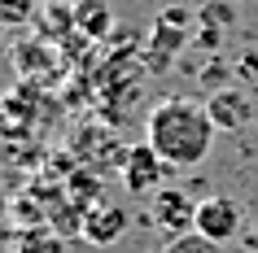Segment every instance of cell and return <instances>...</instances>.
Returning a JSON list of instances; mask_svg holds the SVG:
<instances>
[{
  "label": "cell",
  "mask_w": 258,
  "mask_h": 253,
  "mask_svg": "<svg viewBox=\"0 0 258 253\" xmlns=\"http://www.w3.org/2000/svg\"><path fill=\"white\" fill-rule=\"evenodd\" d=\"M254 227H258V218H254Z\"/></svg>",
  "instance_id": "21"
},
{
  "label": "cell",
  "mask_w": 258,
  "mask_h": 253,
  "mask_svg": "<svg viewBox=\"0 0 258 253\" xmlns=\"http://www.w3.org/2000/svg\"><path fill=\"white\" fill-rule=\"evenodd\" d=\"M127 210L122 205H114V201H96V205H88V214H83V240L88 244H96V249H109V244H118L122 231H127Z\"/></svg>",
  "instance_id": "7"
},
{
  "label": "cell",
  "mask_w": 258,
  "mask_h": 253,
  "mask_svg": "<svg viewBox=\"0 0 258 253\" xmlns=\"http://www.w3.org/2000/svg\"><path fill=\"white\" fill-rule=\"evenodd\" d=\"M75 31L83 40H109L114 35V14H109L105 0H83L75 9Z\"/></svg>",
  "instance_id": "9"
},
{
  "label": "cell",
  "mask_w": 258,
  "mask_h": 253,
  "mask_svg": "<svg viewBox=\"0 0 258 253\" xmlns=\"http://www.w3.org/2000/svg\"><path fill=\"white\" fill-rule=\"evenodd\" d=\"M35 5L40 0H0V22L5 27H27L35 18Z\"/></svg>",
  "instance_id": "13"
},
{
  "label": "cell",
  "mask_w": 258,
  "mask_h": 253,
  "mask_svg": "<svg viewBox=\"0 0 258 253\" xmlns=\"http://www.w3.org/2000/svg\"><path fill=\"white\" fill-rule=\"evenodd\" d=\"M197 44H202V48H219V44H223V31L219 27H202L197 31Z\"/></svg>",
  "instance_id": "18"
},
{
  "label": "cell",
  "mask_w": 258,
  "mask_h": 253,
  "mask_svg": "<svg viewBox=\"0 0 258 253\" xmlns=\"http://www.w3.org/2000/svg\"><path fill=\"white\" fill-rule=\"evenodd\" d=\"M166 253H215V244H206V240L197 236V231H192V236L171 240V249H166Z\"/></svg>",
  "instance_id": "15"
},
{
  "label": "cell",
  "mask_w": 258,
  "mask_h": 253,
  "mask_svg": "<svg viewBox=\"0 0 258 253\" xmlns=\"http://www.w3.org/2000/svg\"><path fill=\"white\" fill-rule=\"evenodd\" d=\"M184 44H188V31L153 22V31H149V44H145L140 61H145V70H149V74H166V70H171V61H175V57L184 53Z\"/></svg>",
  "instance_id": "8"
},
{
  "label": "cell",
  "mask_w": 258,
  "mask_h": 253,
  "mask_svg": "<svg viewBox=\"0 0 258 253\" xmlns=\"http://www.w3.org/2000/svg\"><path fill=\"white\" fill-rule=\"evenodd\" d=\"M236 74L258 83V48H245V53H241V61H236Z\"/></svg>",
  "instance_id": "17"
},
{
  "label": "cell",
  "mask_w": 258,
  "mask_h": 253,
  "mask_svg": "<svg viewBox=\"0 0 258 253\" xmlns=\"http://www.w3.org/2000/svg\"><path fill=\"white\" fill-rule=\"evenodd\" d=\"M66 192H70V201H79L83 210H88V205H96V201H101V175L79 166V171L66 179Z\"/></svg>",
  "instance_id": "11"
},
{
  "label": "cell",
  "mask_w": 258,
  "mask_h": 253,
  "mask_svg": "<svg viewBox=\"0 0 258 253\" xmlns=\"http://www.w3.org/2000/svg\"><path fill=\"white\" fill-rule=\"evenodd\" d=\"M14 61H18V74L31 79V74H44V70L53 66V53L44 44H22V48H14Z\"/></svg>",
  "instance_id": "12"
},
{
  "label": "cell",
  "mask_w": 258,
  "mask_h": 253,
  "mask_svg": "<svg viewBox=\"0 0 258 253\" xmlns=\"http://www.w3.org/2000/svg\"><path fill=\"white\" fill-rule=\"evenodd\" d=\"M70 153H75V161H79L83 171H122V161H127V153L132 148L122 144L118 135H114V127H83L79 135H70Z\"/></svg>",
  "instance_id": "2"
},
{
  "label": "cell",
  "mask_w": 258,
  "mask_h": 253,
  "mask_svg": "<svg viewBox=\"0 0 258 253\" xmlns=\"http://www.w3.org/2000/svg\"><path fill=\"white\" fill-rule=\"evenodd\" d=\"M61 5H70V9H79V5H83V0H61Z\"/></svg>",
  "instance_id": "19"
},
{
  "label": "cell",
  "mask_w": 258,
  "mask_h": 253,
  "mask_svg": "<svg viewBox=\"0 0 258 253\" xmlns=\"http://www.w3.org/2000/svg\"><path fill=\"white\" fill-rule=\"evenodd\" d=\"M206 114L215 122V131H223V135H236V131H245L249 122H258L254 101H249V92H241V88H215L210 101H206Z\"/></svg>",
  "instance_id": "5"
},
{
  "label": "cell",
  "mask_w": 258,
  "mask_h": 253,
  "mask_svg": "<svg viewBox=\"0 0 258 253\" xmlns=\"http://www.w3.org/2000/svg\"><path fill=\"white\" fill-rule=\"evenodd\" d=\"M236 22V9H232L228 0H210V5H202V27H232Z\"/></svg>",
  "instance_id": "14"
},
{
  "label": "cell",
  "mask_w": 258,
  "mask_h": 253,
  "mask_svg": "<svg viewBox=\"0 0 258 253\" xmlns=\"http://www.w3.org/2000/svg\"><path fill=\"white\" fill-rule=\"evenodd\" d=\"M0 31H5V22H0Z\"/></svg>",
  "instance_id": "20"
},
{
  "label": "cell",
  "mask_w": 258,
  "mask_h": 253,
  "mask_svg": "<svg viewBox=\"0 0 258 253\" xmlns=\"http://www.w3.org/2000/svg\"><path fill=\"white\" fill-rule=\"evenodd\" d=\"M18 253H66V240L53 227H31V231H18Z\"/></svg>",
  "instance_id": "10"
},
{
  "label": "cell",
  "mask_w": 258,
  "mask_h": 253,
  "mask_svg": "<svg viewBox=\"0 0 258 253\" xmlns=\"http://www.w3.org/2000/svg\"><path fill=\"white\" fill-rule=\"evenodd\" d=\"M166 171H171V166L153 153V144L140 140V144H132V153H127V161H122L118 175H122V188L140 197V192H158L162 179H166Z\"/></svg>",
  "instance_id": "6"
},
{
  "label": "cell",
  "mask_w": 258,
  "mask_h": 253,
  "mask_svg": "<svg viewBox=\"0 0 258 253\" xmlns=\"http://www.w3.org/2000/svg\"><path fill=\"white\" fill-rule=\"evenodd\" d=\"M158 22H162V27H179V31H184V27L192 22V14L184 9V5H171V9H162V14H158Z\"/></svg>",
  "instance_id": "16"
},
{
  "label": "cell",
  "mask_w": 258,
  "mask_h": 253,
  "mask_svg": "<svg viewBox=\"0 0 258 253\" xmlns=\"http://www.w3.org/2000/svg\"><path fill=\"white\" fill-rule=\"evenodd\" d=\"M145 140L153 144V153L171 171H192L215 148V122H210L202 101L166 96V101H158L149 109V118H145Z\"/></svg>",
  "instance_id": "1"
},
{
  "label": "cell",
  "mask_w": 258,
  "mask_h": 253,
  "mask_svg": "<svg viewBox=\"0 0 258 253\" xmlns=\"http://www.w3.org/2000/svg\"><path fill=\"white\" fill-rule=\"evenodd\" d=\"M149 218H153L158 231L179 240V236H188V231H197V201L188 192H179V188H158L153 205H149Z\"/></svg>",
  "instance_id": "3"
},
{
  "label": "cell",
  "mask_w": 258,
  "mask_h": 253,
  "mask_svg": "<svg viewBox=\"0 0 258 253\" xmlns=\"http://www.w3.org/2000/svg\"><path fill=\"white\" fill-rule=\"evenodd\" d=\"M236 231H241V205L232 197H206L197 201V236L206 240V244H228V240H236Z\"/></svg>",
  "instance_id": "4"
}]
</instances>
